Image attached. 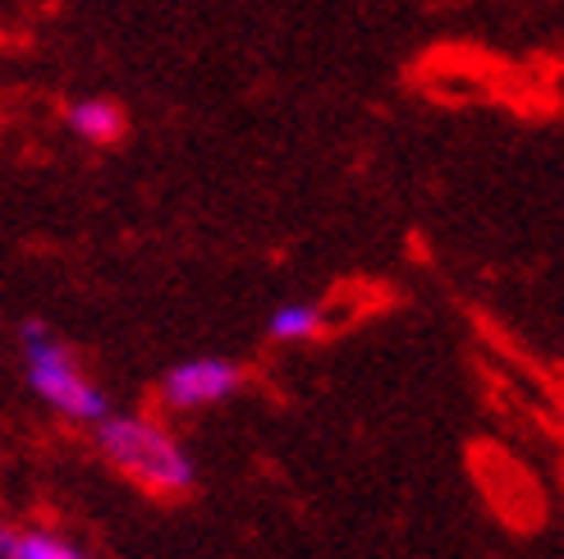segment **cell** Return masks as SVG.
I'll use <instances>...</instances> for the list:
<instances>
[{"instance_id": "obj_1", "label": "cell", "mask_w": 564, "mask_h": 559, "mask_svg": "<svg viewBox=\"0 0 564 559\" xmlns=\"http://www.w3.org/2000/svg\"><path fill=\"white\" fill-rule=\"evenodd\" d=\"M97 450L133 486H143L161 500L188 495L197 486V463L180 445V436L143 413H106L97 423Z\"/></svg>"}, {"instance_id": "obj_2", "label": "cell", "mask_w": 564, "mask_h": 559, "mask_svg": "<svg viewBox=\"0 0 564 559\" xmlns=\"http://www.w3.org/2000/svg\"><path fill=\"white\" fill-rule=\"evenodd\" d=\"M19 344H23L28 385H33V395L51 413H61L65 423H78V427H97L101 417L110 413L106 390L78 368V358L69 353V344L55 340L42 321H28L23 335H19Z\"/></svg>"}, {"instance_id": "obj_3", "label": "cell", "mask_w": 564, "mask_h": 559, "mask_svg": "<svg viewBox=\"0 0 564 559\" xmlns=\"http://www.w3.org/2000/svg\"><path fill=\"white\" fill-rule=\"evenodd\" d=\"M243 390V368L235 358H184L161 376L156 395L171 413H197L235 399Z\"/></svg>"}, {"instance_id": "obj_4", "label": "cell", "mask_w": 564, "mask_h": 559, "mask_svg": "<svg viewBox=\"0 0 564 559\" xmlns=\"http://www.w3.org/2000/svg\"><path fill=\"white\" fill-rule=\"evenodd\" d=\"M0 559H93L69 537L51 533V527H14L0 523Z\"/></svg>"}, {"instance_id": "obj_5", "label": "cell", "mask_w": 564, "mask_h": 559, "mask_svg": "<svg viewBox=\"0 0 564 559\" xmlns=\"http://www.w3.org/2000/svg\"><path fill=\"white\" fill-rule=\"evenodd\" d=\"M69 129L83 138V143H97V147H110L120 143L129 120H124V106L110 101V97H88V101H74L69 106Z\"/></svg>"}, {"instance_id": "obj_6", "label": "cell", "mask_w": 564, "mask_h": 559, "mask_svg": "<svg viewBox=\"0 0 564 559\" xmlns=\"http://www.w3.org/2000/svg\"><path fill=\"white\" fill-rule=\"evenodd\" d=\"M322 330H326V307H317V303H280L275 313L267 317V335L275 344L317 340Z\"/></svg>"}]
</instances>
